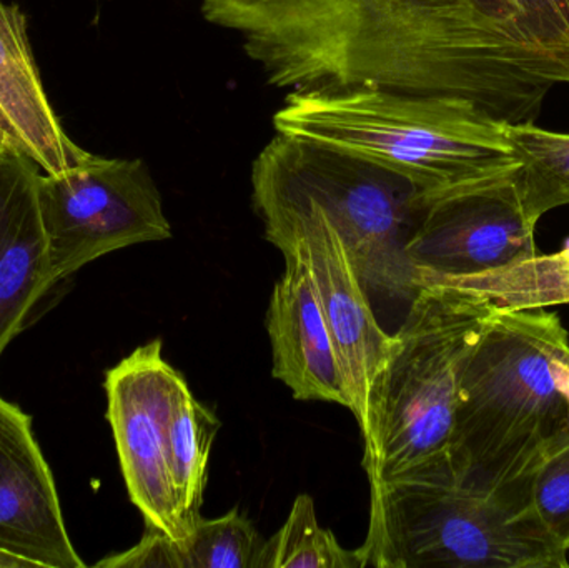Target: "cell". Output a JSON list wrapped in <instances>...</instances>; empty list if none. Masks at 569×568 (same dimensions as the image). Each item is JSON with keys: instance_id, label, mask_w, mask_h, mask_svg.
<instances>
[{"instance_id": "1", "label": "cell", "mask_w": 569, "mask_h": 568, "mask_svg": "<svg viewBox=\"0 0 569 568\" xmlns=\"http://www.w3.org/2000/svg\"><path fill=\"white\" fill-rule=\"evenodd\" d=\"M276 89L375 86L468 100L535 122L569 62L531 36L513 0H202Z\"/></svg>"}, {"instance_id": "2", "label": "cell", "mask_w": 569, "mask_h": 568, "mask_svg": "<svg viewBox=\"0 0 569 568\" xmlns=\"http://www.w3.org/2000/svg\"><path fill=\"white\" fill-rule=\"evenodd\" d=\"M273 127L393 170L420 187L425 200L518 169L507 123L450 97L375 86L290 90Z\"/></svg>"}, {"instance_id": "3", "label": "cell", "mask_w": 569, "mask_h": 568, "mask_svg": "<svg viewBox=\"0 0 569 568\" xmlns=\"http://www.w3.org/2000/svg\"><path fill=\"white\" fill-rule=\"evenodd\" d=\"M568 346L557 313L498 310L460 380L448 447L457 482L530 492L535 467L569 434V407L553 376V359Z\"/></svg>"}, {"instance_id": "4", "label": "cell", "mask_w": 569, "mask_h": 568, "mask_svg": "<svg viewBox=\"0 0 569 568\" xmlns=\"http://www.w3.org/2000/svg\"><path fill=\"white\" fill-rule=\"evenodd\" d=\"M498 309L460 287L423 286L397 327L378 382L368 482L450 472L448 447L465 367Z\"/></svg>"}, {"instance_id": "5", "label": "cell", "mask_w": 569, "mask_h": 568, "mask_svg": "<svg viewBox=\"0 0 569 568\" xmlns=\"http://www.w3.org/2000/svg\"><path fill=\"white\" fill-rule=\"evenodd\" d=\"M375 568H568L525 490L478 489L451 472L370 484V522L358 549Z\"/></svg>"}, {"instance_id": "6", "label": "cell", "mask_w": 569, "mask_h": 568, "mask_svg": "<svg viewBox=\"0 0 569 568\" xmlns=\"http://www.w3.org/2000/svg\"><path fill=\"white\" fill-rule=\"evenodd\" d=\"M252 192L320 210L343 240L377 316L403 320L420 292L407 253L425 209L420 187L360 157L277 132L253 160Z\"/></svg>"}, {"instance_id": "7", "label": "cell", "mask_w": 569, "mask_h": 568, "mask_svg": "<svg viewBox=\"0 0 569 568\" xmlns=\"http://www.w3.org/2000/svg\"><path fill=\"white\" fill-rule=\"evenodd\" d=\"M39 203L57 282L137 243L172 237L159 187L140 159L92 156L39 176Z\"/></svg>"}, {"instance_id": "8", "label": "cell", "mask_w": 569, "mask_h": 568, "mask_svg": "<svg viewBox=\"0 0 569 568\" xmlns=\"http://www.w3.org/2000/svg\"><path fill=\"white\" fill-rule=\"evenodd\" d=\"M252 199L269 242L297 239L307 252L343 373L348 410L357 419L367 450L373 437L378 382L390 360L395 336L381 326L343 240L320 210L269 193L252 192Z\"/></svg>"}, {"instance_id": "9", "label": "cell", "mask_w": 569, "mask_h": 568, "mask_svg": "<svg viewBox=\"0 0 569 568\" xmlns=\"http://www.w3.org/2000/svg\"><path fill=\"white\" fill-rule=\"evenodd\" d=\"M186 383L182 373L167 362L159 339L107 370L103 382L107 420L130 502L142 514L147 529L159 530L182 547L190 529L180 514L170 474L169 430Z\"/></svg>"}, {"instance_id": "10", "label": "cell", "mask_w": 569, "mask_h": 568, "mask_svg": "<svg viewBox=\"0 0 569 568\" xmlns=\"http://www.w3.org/2000/svg\"><path fill=\"white\" fill-rule=\"evenodd\" d=\"M513 177L425 200L408 243L418 287L493 272L538 256Z\"/></svg>"}, {"instance_id": "11", "label": "cell", "mask_w": 569, "mask_h": 568, "mask_svg": "<svg viewBox=\"0 0 569 568\" xmlns=\"http://www.w3.org/2000/svg\"><path fill=\"white\" fill-rule=\"evenodd\" d=\"M0 549L37 568H86L67 532L32 419L0 396Z\"/></svg>"}, {"instance_id": "12", "label": "cell", "mask_w": 569, "mask_h": 568, "mask_svg": "<svg viewBox=\"0 0 569 568\" xmlns=\"http://www.w3.org/2000/svg\"><path fill=\"white\" fill-rule=\"evenodd\" d=\"M284 270L267 310L272 373L303 402L347 407L343 373L325 319L317 283L300 240L277 239Z\"/></svg>"}, {"instance_id": "13", "label": "cell", "mask_w": 569, "mask_h": 568, "mask_svg": "<svg viewBox=\"0 0 569 568\" xmlns=\"http://www.w3.org/2000/svg\"><path fill=\"white\" fill-rule=\"evenodd\" d=\"M40 172L16 147H0V357L59 283L40 212Z\"/></svg>"}, {"instance_id": "14", "label": "cell", "mask_w": 569, "mask_h": 568, "mask_svg": "<svg viewBox=\"0 0 569 568\" xmlns=\"http://www.w3.org/2000/svg\"><path fill=\"white\" fill-rule=\"evenodd\" d=\"M0 132L43 173H60L92 153L77 146L43 89L27 33V17L0 0Z\"/></svg>"}, {"instance_id": "15", "label": "cell", "mask_w": 569, "mask_h": 568, "mask_svg": "<svg viewBox=\"0 0 569 568\" xmlns=\"http://www.w3.org/2000/svg\"><path fill=\"white\" fill-rule=\"evenodd\" d=\"M507 136L518 160L515 189L525 216L537 226L545 213L569 206V133L528 122L507 123Z\"/></svg>"}, {"instance_id": "16", "label": "cell", "mask_w": 569, "mask_h": 568, "mask_svg": "<svg viewBox=\"0 0 569 568\" xmlns=\"http://www.w3.org/2000/svg\"><path fill=\"white\" fill-rule=\"evenodd\" d=\"M220 426L219 417L200 403L186 383L170 419L169 460L177 502L190 532L202 517L210 450Z\"/></svg>"}, {"instance_id": "17", "label": "cell", "mask_w": 569, "mask_h": 568, "mask_svg": "<svg viewBox=\"0 0 569 568\" xmlns=\"http://www.w3.org/2000/svg\"><path fill=\"white\" fill-rule=\"evenodd\" d=\"M441 286L473 290L503 312L569 306V239L558 252Z\"/></svg>"}, {"instance_id": "18", "label": "cell", "mask_w": 569, "mask_h": 568, "mask_svg": "<svg viewBox=\"0 0 569 568\" xmlns=\"http://www.w3.org/2000/svg\"><path fill=\"white\" fill-rule=\"evenodd\" d=\"M260 568H363V560L358 549H345L318 524L313 499L301 494L282 529L266 540Z\"/></svg>"}, {"instance_id": "19", "label": "cell", "mask_w": 569, "mask_h": 568, "mask_svg": "<svg viewBox=\"0 0 569 568\" xmlns=\"http://www.w3.org/2000/svg\"><path fill=\"white\" fill-rule=\"evenodd\" d=\"M263 547L249 517L233 509L219 519L200 517L183 552L189 568H260Z\"/></svg>"}, {"instance_id": "20", "label": "cell", "mask_w": 569, "mask_h": 568, "mask_svg": "<svg viewBox=\"0 0 569 568\" xmlns=\"http://www.w3.org/2000/svg\"><path fill=\"white\" fill-rule=\"evenodd\" d=\"M530 500L548 532L569 546V434L558 440L535 467Z\"/></svg>"}, {"instance_id": "21", "label": "cell", "mask_w": 569, "mask_h": 568, "mask_svg": "<svg viewBox=\"0 0 569 568\" xmlns=\"http://www.w3.org/2000/svg\"><path fill=\"white\" fill-rule=\"evenodd\" d=\"M533 39L569 62V0H513Z\"/></svg>"}, {"instance_id": "22", "label": "cell", "mask_w": 569, "mask_h": 568, "mask_svg": "<svg viewBox=\"0 0 569 568\" xmlns=\"http://www.w3.org/2000/svg\"><path fill=\"white\" fill-rule=\"evenodd\" d=\"M96 567L102 568H189L186 552L180 544L173 542L166 534L147 529L142 540L132 549L113 554L99 560Z\"/></svg>"}, {"instance_id": "23", "label": "cell", "mask_w": 569, "mask_h": 568, "mask_svg": "<svg viewBox=\"0 0 569 568\" xmlns=\"http://www.w3.org/2000/svg\"><path fill=\"white\" fill-rule=\"evenodd\" d=\"M553 376L558 390L569 407V346L553 359Z\"/></svg>"}, {"instance_id": "24", "label": "cell", "mask_w": 569, "mask_h": 568, "mask_svg": "<svg viewBox=\"0 0 569 568\" xmlns=\"http://www.w3.org/2000/svg\"><path fill=\"white\" fill-rule=\"evenodd\" d=\"M0 568H37L36 564L0 549Z\"/></svg>"}, {"instance_id": "25", "label": "cell", "mask_w": 569, "mask_h": 568, "mask_svg": "<svg viewBox=\"0 0 569 568\" xmlns=\"http://www.w3.org/2000/svg\"><path fill=\"white\" fill-rule=\"evenodd\" d=\"M3 143H9V142H7L6 137H3L2 132H0V146H3Z\"/></svg>"}, {"instance_id": "26", "label": "cell", "mask_w": 569, "mask_h": 568, "mask_svg": "<svg viewBox=\"0 0 569 568\" xmlns=\"http://www.w3.org/2000/svg\"><path fill=\"white\" fill-rule=\"evenodd\" d=\"M568 557H569V546H568Z\"/></svg>"}]
</instances>
